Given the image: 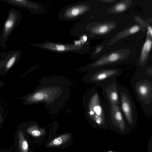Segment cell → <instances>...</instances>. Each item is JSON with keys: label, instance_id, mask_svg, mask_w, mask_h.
<instances>
[{"label": "cell", "instance_id": "obj_1", "mask_svg": "<svg viewBox=\"0 0 152 152\" xmlns=\"http://www.w3.org/2000/svg\"><path fill=\"white\" fill-rule=\"evenodd\" d=\"M135 96L145 115L152 114V77L148 75L144 69H139L131 80Z\"/></svg>", "mask_w": 152, "mask_h": 152}, {"label": "cell", "instance_id": "obj_2", "mask_svg": "<svg viewBox=\"0 0 152 152\" xmlns=\"http://www.w3.org/2000/svg\"><path fill=\"white\" fill-rule=\"evenodd\" d=\"M86 110L88 118L94 124L101 127L107 126L108 122L105 105L96 89L92 90L88 94Z\"/></svg>", "mask_w": 152, "mask_h": 152}, {"label": "cell", "instance_id": "obj_3", "mask_svg": "<svg viewBox=\"0 0 152 152\" xmlns=\"http://www.w3.org/2000/svg\"><path fill=\"white\" fill-rule=\"evenodd\" d=\"M130 53V50L127 49L113 51L97 57L93 62L85 66L83 69L90 71L100 68L114 66L118 63L124 62L128 57Z\"/></svg>", "mask_w": 152, "mask_h": 152}, {"label": "cell", "instance_id": "obj_4", "mask_svg": "<svg viewBox=\"0 0 152 152\" xmlns=\"http://www.w3.org/2000/svg\"><path fill=\"white\" fill-rule=\"evenodd\" d=\"M119 104L121 110L128 125H134L137 118V113L134 103L128 89L118 84Z\"/></svg>", "mask_w": 152, "mask_h": 152}, {"label": "cell", "instance_id": "obj_5", "mask_svg": "<svg viewBox=\"0 0 152 152\" xmlns=\"http://www.w3.org/2000/svg\"><path fill=\"white\" fill-rule=\"evenodd\" d=\"M32 45L44 50L60 54L73 52L82 54L86 53L89 49L88 42L80 45L51 42L37 43L32 44Z\"/></svg>", "mask_w": 152, "mask_h": 152}, {"label": "cell", "instance_id": "obj_6", "mask_svg": "<svg viewBox=\"0 0 152 152\" xmlns=\"http://www.w3.org/2000/svg\"><path fill=\"white\" fill-rule=\"evenodd\" d=\"M122 73L121 69L114 66L102 67L90 70L86 79L88 83L101 86L109 81L117 79Z\"/></svg>", "mask_w": 152, "mask_h": 152}, {"label": "cell", "instance_id": "obj_7", "mask_svg": "<svg viewBox=\"0 0 152 152\" xmlns=\"http://www.w3.org/2000/svg\"><path fill=\"white\" fill-rule=\"evenodd\" d=\"M90 9V6L86 2H77L62 8L58 13V18L68 21L76 20L83 18Z\"/></svg>", "mask_w": 152, "mask_h": 152}, {"label": "cell", "instance_id": "obj_8", "mask_svg": "<svg viewBox=\"0 0 152 152\" xmlns=\"http://www.w3.org/2000/svg\"><path fill=\"white\" fill-rule=\"evenodd\" d=\"M105 105L107 122L114 127L121 130L125 129L127 124L119 105L107 103Z\"/></svg>", "mask_w": 152, "mask_h": 152}, {"label": "cell", "instance_id": "obj_9", "mask_svg": "<svg viewBox=\"0 0 152 152\" xmlns=\"http://www.w3.org/2000/svg\"><path fill=\"white\" fill-rule=\"evenodd\" d=\"M118 84L117 79L111 80L101 86L102 94L107 103L110 104H119Z\"/></svg>", "mask_w": 152, "mask_h": 152}, {"label": "cell", "instance_id": "obj_10", "mask_svg": "<svg viewBox=\"0 0 152 152\" xmlns=\"http://www.w3.org/2000/svg\"><path fill=\"white\" fill-rule=\"evenodd\" d=\"M145 30L146 28L145 27L136 23V24L127 27L115 35L107 45H112L121 39L137 33L140 31H144Z\"/></svg>", "mask_w": 152, "mask_h": 152}, {"label": "cell", "instance_id": "obj_11", "mask_svg": "<svg viewBox=\"0 0 152 152\" xmlns=\"http://www.w3.org/2000/svg\"><path fill=\"white\" fill-rule=\"evenodd\" d=\"M152 45V37L147 32L145 42L141 49L138 64L140 67H144L146 64L151 50Z\"/></svg>", "mask_w": 152, "mask_h": 152}, {"label": "cell", "instance_id": "obj_12", "mask_svg": "<svg viewBox=\"0 0 152 152\" xmlns=\"http://www.w3.org/2000/svg\"><path fill=\"white\" fill-rule=\"evenodd\" d=\"M9 1L26 7L35 14H40L45 11L44 6L37 2H30L25 0H9Z\"/></svg>", "mask_w": 152, "mask_h": 152}, {"label": "cell", "instance_id": "obj_13", "mask_svg": "<svg viewBox=\"0 0 152 152\" xmlns=\"http://www.w3.org/2000/svg\"><path fill=\"white\" fill-rule=\"evenodd\" d=\"M132 3V0H120L111 6L107 12L113 14L122 13L129 8Z\"/></svg>", "mask_w": 152, "mask_h": 152}, {"label": "cell", "instance_id": "obj_14", "mask_svg": "<svg viewBox=\"0 0 152 152\" xmlns=\"http://www.w3.org/2000/svg\"><path fill=\"white\" fill-rule=\"evenodd\" d=\"M16 15L13 12H11L6 21L4 26L3 36L8 35L14 26L16 21Z\"/></svg>", "mask_w": 152, "mask_h": 152}, {"label": "cell", "instance_id": "obj_15", "mask_svg": "<svg viewBox=\"0 0 152 152\" xmlns=\"http://www.w3.org/2000/svg\"><path fill=\"white\" fill-rule=\"evenodd\" d=\"M70 136V135L69 134L61 135L50 142L47 145V147H53L62 145L69 140Z\"/></svg>", "mask_w": 152, "mask_h": 152}, {"label": "cell", "instance_id": "obj_16", "mask_svg": "<svg viewBox=\"0 0 152 152\" xmlns=\"http://www.w3.org/2000/svg\"><path fill=\"white\" fill-rule=\"evenodd\" d=\"M18 145L20 152H28V145L25 139L23 132L22 131H19L18 133Z\"/></svg>", "mask_w": 152, "mask_h": 152}, {"label": "cell", "instance_id": "obj_17", "mask_svg": "<svg viewBox=\"0 0 152 152\" xmlns=\"http://www.w3.org/2000/svg\"><path fill=\"white\" fill-rule=\"evenodd\" d=\"M134 20L137 23L148 30L147 32L152 37V28L151 23L152 19H149L145 20L138 15H135L134 17Z\"/></svg>", "mask_w": 152, "mask_h": 152}, {"label": "cell", "instance_id": "obj_18", "mask_svg": "<svg viewBox=\"0 0 152 152\" xmlns=\"http://www.w3.org/2000/svg\"><path fill=\"white\" fill-rule=\"evenodd\" d=\"M26 131L32 136L37 137L42 136L45 133L44 129L39 128L36 125H33L29 126L27 129Z\"/></svg>", "mask_w": 152, "mask_h": 152}, {"label": "cell", "instance_id": "obj_19", "mask_svg": "<svg viewBox=\"0 0 152 152\" xmlns=\"http://www.w3.org/2000/svg\"><path fill=\"white\" fill-rule=\"evenodd\" d=\"M104 46L97 45L95 46L94 49L91 53L90 57L91 58H95L97 55L103 48Z\"/></svg>", "mask_w": 152, "mask_h": 152}, {"label": "cell", "instance_id": "obj_20", "mask_svg": "<svg viewBox=\"0 0 152 152\" xmlns=\"http://www.w3.org/2000/svg\"><path fill=\"white\" fill-rule=\"evenodd\" d=\"M17 56V54L16 53L8 60L6 65L7 69L10 68L12 66L15 61Z\"/></svg>", "mask_w": 152, "mask_h": 152}, {"label": "cell", "instance_id": "obj_21", "mask_svg": "<svg viewBox=\"0 0 152 152\" xmlns=\"http://www.w3.org/2000/svg\"><path fill=\"white\" fill-rule=\"evenodd\" d=\"M43 97V94L40 93H37L34 94L32 97V99L34 100L39 101Z\"/></svg>", "mask_w": 152, "mask_h": 152}, {"label": "cell", "instance_id": "obj_22", "mask_svg": "<svg viewBox=\"0 0 152 152\" xmlns=\"http://www.w3.org/2000/svg\"><path fill=\"white\" fill-rule=\"evenodd\" d=\"M116 0H99L102 2L107 3H111L115 1Z\"/></svg>", "mask_w": 152, "mask_h": 152}]
</instances>
